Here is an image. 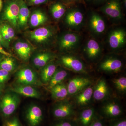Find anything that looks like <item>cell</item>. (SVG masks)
<instances>
[{
	"label": "cell",
	"mask_w": 126,
	"mask_h": 126,
	"mask_svg": "<svg viewBox=\"0 0 126 126\" xmlns=\"http://www.w3.org/2000/svg\"><path fill=\"white\" fill-rule=\"evenodd\" d=\"M17 95L9 93L2 97L0 101V112L4 117L10 116L17 108L20 102Z\"/></svg>",
	"instance_id": "6da1fadb"
},
{
	"label": "cell",
	"mask_w": 126,
	"mask_h": 126,
	"mask_svg": "<svg viewBox=\"0 0 126 126\" xmlns=\"http://www.w3.org/2000/svg\"><path fill=\"white\" fill-rule=\"evenodd\" d=\"M54 30L51 27H43L28 32L27 35L32 41L36 44H46L54 36Z\"/></svg>",
	"instance_id": "7a4b0ae2"
},
{
	"label": "cell",
	"mask_w": 126,
	"mask_h": 126,
	"mask_svg": "<svg viewBox=\"0 0 126 126\" xmlns=\"http://www.w3.org/2000/svg\"><path fill=\"white\" fill-rule=\"evenodd\" d=\"M19 5L18 0H11L6 5L2 15L4 20L8 21L13 27L19 28L18 17Z\"/></svg>",
	"instance_id": "3957f363"
},
{
	"label": "cell",
	"mask_w": 126,
	"mask_h": 126,
	"mask_svg": "<svg viewBox=\"0 0 126 126\" xmlns=\"http://www.w3.org/2000/svg\"><path fill=\"white\" fill-rule=\"evenodd\" d=\"M79 40L80 36L78 34L68 32L64 34L60 39L59 48L63 51H72L78 45Z\"/></svg>",
	"instance_id": "277c9868"
},
{
	"label": "cell",
	"mask_w": 126,
	"mask_h": 126,
	"mask_svg": "<svg viewBox=\"0 0 126 126\" xmlns=\"http://www.w3.org/2000/svg\"><path fill=\"white\" fill-rule=\"evenodd\" d=\"M16 81L19 85H35L38 82V79L35 72L29 68L21 69L17 72Z\"/></svg>",
	"instance_id": "5b68a950"
},
{
	"label": "cell",
	"mask_w": 126,
	"mask_h": 126,
	"mask_svg": "<svg viewBox=\"0 0 126 126\" xmlns=\"http://www.w3.org/2000/svg\"><path fill=\"white\" fill-rule=\"evenodd\" d=\"M126 34L124 29H115L111 32L108 37L109 46L113 50L119 49L123 47L126 42Z\"/></svg>",
	"instance_id": "8992f818"
},
{
	"label": "cell",
	"mask_w": 126,
	"mask_h": 126,
	"mask_svg": "<svg viewBox=\"0 0 126 126\" xmlns=\"http://www.w3.org/2000/svg\"><path fill=\"white\" fill-rule=\"evenodd\" d=\"M102 11L106 15L113 19H121L122 17L119 0H109L102 7Z\"/></svg>",
	"instance_id": "52a82bcc"
},
{
	"label": "cell",
	"mask_w": 126,
	"mask_h": 126,
	"mask_svg": "<svg viewBox=\"0 0 126 126\" xmlns=\"http://www.w3.org/2000/svg\"><path fill=\"white\" fill-rule=\"evenodd\" d=\"M91 83V80L86 77H76L71 79L67 87L68 94L70 95L77 94L88 87Z\"/></svg>",
	"instance_id": "ba28073f"
},
{
	"label": "cell",
	"mask_w": 126,
	"mask_h": 126,
	"mask_svg": "<svg viewBox=\"0 0 126 126\" xmlns=\"http://www.w3.org/2000/svg\"><path fill=\"white\" fill-rule=\"evenodd\" d=\"M62 64L65 68L77 73H83L85 70L83 63L77 57L72 55H65L61 57Z\"/></svg>",
	"instance_id": "9c48e42d"
},
{
	"label": "cell",
	"mask_w": 126,
	"mask_h": 126,
	"mask_svg": "<svg viewBox=\"0 0 126 126\" xmlns=\"http://www.w3.org/2000/svg\"><path fill=\"white\" fill-rule=\"evenodd\" d=\"M123 63L121 60L116 58H108L100 63L99 68L102 71L110 73H117L122 69Z\"/></svg>",
	"instance_id": "30bf717a"
},
{
	"label": "cell",
	"mask_w": 126,
	"mask_h": 126,
	"mask_svg": "<svg viewBox=\"0 0 126 126\" xmlns=\"http://www.w3.org/2000/svg\"><path fill=\"white\" fill-rule=\"evenodd\" d=\"M43 113L41 109L37 105H31L26 111V118L30 126H38L41 121Z\"/></svg>",
	"instance_id": "8fae6325"
},
{
	"label": "cell",
	"mask_w": 126,
	"mask_h": 126,
	"mask_svg": "<svg viewBox=\"0 0 126 126\" xmlns=\"http://www.w3.org/2000/svg\"><path fill=\"white\" fill-rule=\"evenodd\" d=\"M65 22L71 29L79 27L83 22V14L79 10H71L67 13L65 17Z\"/></svg>",
	"instance_id": "7c38bea8"
},
{
	"label": "cell",
	"mask_w": 126,
	"mask_h": 126,
	"mask_svg": "<svg viewBox=\"0 0 126 126\" xmlns=\"http://www.w3.org/2000/svg\"><path fill=\"white\" fill-rule=\"evenodd\" d=\"M74 113L73 109L68 102H61L55 106L53 111V115L57 118H63L72 116Z\"/></svg>",
	"instance_id": "4fadbf2b"
},
{
	"label": "cell",
	"mask_w": 126,
	"mask_h": 126,
	"mask_svg": "<svg viewBox=\"0 0 126 126\" xmlns=\"http://www.w3.org/2000/svg\"><path fill=\"white\" fill-rule=\"evenodd\" d=\"M14 48L21 58L25 61L29 59L33 51V47L31 45L24 41H16L14 45Z\"/></svg>",
	"instance_id": "5bb4252c"
},
{
	"label": "cell",
	"mask_w": 126,
	"mask_h": 126,
	"mask_svg": "<svg viewBox=\"0 0 126 126\" xmlns=\"http://www.w3.org/2000/svg\"><path fill=\"white\" fill-rule=\"evenodd\" d=\"M109 93V89L105 79H99L93 91V96L95 100L100 101L105 99Z\"/></svg>",
	"instance_id": "9a60e30c"
},
{
	"label": "cell",
	"mask_w": 126,
	"mask_h": 126,
	"mask_svg": "<svg viewBox=\"0 0 126 126\" xmlns=\"http://www.w3.org/2000/svg\"><path fill=\"white\" fill-rule=\"evenodd\" d=\"M89 26L91 30L97 34H102L106 29V24L102 18L99 15L94 13L89 20Z\"/></svg>",
	"instance_id": "2e32d148"
},
{
	"label": "cell",
	"mask_w": 126,
	"mask_h": 126,
	"mask_svg": "<svg viewBox=\"0 0 126 126\" xmlns=\"http://www.w3.org/2000/svg\"><path fill=\"white\" fill-rule=\"evenodd\" d=\"M14 92L25 97L39 98L40 97V93L31 86L19 85L12 89Z\"/></svg>",
	"instance_id": "e0dca14e"
},
{
	"label": "cell",
	"mask_w": 126,
	"mask_h": 126,
	"mask_svg": "<svg viewBox=\"0 0 126 126\" xmlns=\"http://www.w3.org/2000/svg\"><path fill=\"white\" fill-rule=\"evenodd\" d=\"M85 51L89 58L94 59L99 56L101 49L100 45L97 41L90 39L86 43Z\"/></svg>",
	"instance_id": "ac0fdd59"
},
{
	"label": "cell",
	"mask_w": 126,
	"mask_h": 126,
	"mask_svg": "<svg viewBox=\"0 0 126 126\" xmlns=\"http://www.w3.org/2000/svg\"><path fill=\"white\" fill-rule=\"evenodd\" d=\"M19 5L18 17L19 27L25 28L27 25L30 16V10L27 5L23 0H18Z\"/></svg>",
	"instance_id": "d6986e66"
},
{
	"label": "cell",
	"mask_w": 126,
	"mask_h": 126,
	"mask_svg": "<svg viewBox=\"0 0 126 126\" xmlns=\"http://www.w3.org/2000/svg\"><path fill=\"white\" fill-rule=\"evenodd\" d=\"M53 57V55L50 52H41L34 56L33 64L36 67L42 68L48 63Z\"/></svg>",
	"instance_id": "ffe728a7"
},
{
	"label": "cell",
	"mask_w": 126,
	"mask_h": 126,
	"mask_svg": "<svg viewBox=\"0 0 126 126\" xmlns=\"http://www.w3.org/2000/svg\"><path fill=\"white\" fill-rule=\"evenodd\" d=\"M48 20L47 16L44 12L40 10H36L30 16V24L31 27H38L45 24Z\"/></svg>",
	"instance_id": "44dd1931"
},
{
	"label": "cell",
	"mask_w": 126,
	"mask_h": 126,
	"mask_svg": "<svg viewBox=\"0 0 126 126\" xmlns=\"http://www.w3.org/2000/svg\"><path fill=\"white\" fill-rule=\"evenodd\" d=\"M93 91L92 88L88 87L77 94L75 98L77 104L79 106H84L87 104L93 96Z\"/></svg>",
	"instance_id": "7402d4cb"
},
{
	"label": "cell",
	"mask_w": 126,
	"mask_h": 126,
	"mask_svg": "<svg viewBox=\"0 0 126 126\" xmlns=\"http://www.w3.org/2000/svg\"><path fill=\"white\" fill-rule=\"evenodd\" d=\"M102 110L104 114L109 117H116L122 113L121 106L114 102L106 104L103 106Z\"/></svg>",
	"instance_id": "603a6c76"
},
{
	"label": "cell",
	"mask_w": 126,
	"mask_h": 126,
	"mask_svg": "<svg viewBox=\"0 0 126 126\" xmlns=\"http://www.w3.org/2000/svg\"><path fill=\"white\" fill-rule=\"evenodd\" d=\"M56 70V66L53 63H50L42 68L41 72V79L44 83L49 82Z\"/></svg>",
	"instance_id": "cb8c5ba5"
},
{
	"label": "cell",
	"mask_w": 126,
	"mask_h": 126,
	"mask_svg": "<svg viewBox=\"0 0 126 126\" xmlns=\"http://www.w3.org/2000/svg\"><path fill=\"white\" fill-rule=\"evenodd\" d=\"M50 89L52 97L54 99L60 100L64 99L68 94L67 87L63 84H57Z\"/></svg>",
	"instance_id": "d4e9b609"
},
{
	"label": "cell",
	"mask_w": 126,
	"mask_h": 126,
	"mask_svg": "<svg viewBox=\"0 0 126 126\" xmlns=\"http://www.w3.org/2000/svg\"><path fill=\"white\" fill-rule=\"evenodd\" d=\"M68 72L63 69L56 70L49 82V88L51 89L57 84L61 83L67 77Z\"/></svg>",
	"instance_id": "484cf974"
},
{
	"label": "cell",
	"mask_w": 126,
	"mask_h": 126,
	"mask_svg": "<svg viewBox=\"0 0 126 126\" xmlns=\"http://www.w3.org/2000/svg\"><path fill=\"white\" fill-rule=\"evenodd\" d=\"M0 30L3 39L8 45L15 37V30L11 26L6 23H2L0 25Z\"/></svg>",
	"instance_id": "4316f807"
},
{
	"label": "cell",
	"mask_w": 126,
	"mask_h": 126,
	"mask_svg": "<svg viewBox=\"0 0 126 126\" xmlns=\"http://www.w3.org/2000/svg\"><path fill=\"white\" fill-rule=\"evenodd\" d=\"M66 9L63 5L60 3H56L51 6L50 11L54 19L59 20L65 14Z\"/></svg>",
	"instance_id": "83f0119b"
},
{
	"label": "cell",
	"mask_w": 126,
	"mask_h": 126,
	"mask_svg": "<svg viewBox=\"0 0 126 126\" xmlns=\"http://www.w3.org/2000/svg\"><path fill=\"white\" fill-rule=\"evenodd\" d=\"M94 114V110L92 108L86 109L83 110L80 115V121L84 126H87L90 124Z\"/></svg>",
	"instance_id": "f1b7e54d"
},
{
	"label": "cell",
	"mask_w": 126,
	"mask_h": 126,
	"mask_svg": "<svg viewBox=\"0 0 126 126\" xmlns=\"http://www.w3.org/2000/svg\"><path fill=\"white\" fill-rule=\"evenodd\" d=\"M15 60L11 57H8L4 59L0 63L1 69H4L9 72L13 71L16 68Z\"/></svg>",
	"instance_id": "f546056e"
},
{
	"label": "cell",
	"mask_w": 126,
	"mask_h": 126,
	"mask_svg": "<svg viewBox=\"0 0 126 126\" xmlns=\"http://www.w3.org/2000/svg\"><path fill=\"white\" fill-rule=\"evenodd\" d=\"M114 85L119 92H125L126 90V78L125 77H119L113 81Z\"/></svg>",
	"instance_id": "4dcf8cb0"
},
{
	"label": "cell",
	"mask_w": 126,
	"mask_h": 126,
	"mask_svg": "<svg viewBox=\"0 0 126 126\" xmlns=\"http://www.w3.org/2000/svg\"><path fill=\"white\" fill-rule=\"evenodd\" d=\"M10 72L4 69H0V84L4 83L9 78Z\"/></svg>",
	"instance_id": "1f68e13d"
},
{
	"label": "cell",
	"mask_w": 126,
	"mask_h": 126,
	"mask_svg": "<svg viewBox=\"0 0 126 126\" xmlns=\"http://www.w3.org/2000/svg\"><path fill=\"white\" fill-rule=\"evenodd\" d=\"M4 126H21L17 118L14 117L9 119L5 123Z\"/></svg>",
	"instance_id": "d6a6232c"
},
{
	"label": "cell",
	"mask_w": 126,
	"mask_h": 126,
	"mask_svg": "<svg viewBox=\"0 0 126 126\" xmlns=\"http://www.w3.org/2000/svg\"><path fill=\"white\" fill-rule=\"evenodd\" d=\"M30 5H36L46 3L48 0H27Z\"/></svg>",
	"instance_id": "836d02e7"
},
{
	"label": "cell",
	"mask_w": 126,
	"mask_h": 126,
	"mask_svg": "<svg viewBox=\"0 0 126 126\" xmlns=\"http://www.w3.org/2000/svg\"><path fill=\"white\" fill-rule=\"evenodd\" d=\"M0 53L2 54L8 56V57H14V56L11 54L5 51L3 49V48L1 47L0 45Z\"/></svg>",
	"instance_id": "e575fe53"
},
{
	"label": "cell",
	"mask_w": 126,
	"mask_h": 126,
	"mask_svg": "<svg viewBox=\"0 0 126 126\" xmlns=\"http://www.w3.org/2000/svg\"><path fill=\"white\" fill-rule=\"evenodd\" d=\"M112 126H126V121L122 120L118 122Z\"/></svg>",
	"instance_id": "d590c367"
},
{
	"label": "cell",
	"mask_w": 126,
	"mask_h": 126,
	"mask_svg": "<svg viewBox=\"0 0 126 126\" xmlns=\"http://www.w3.org/2000/svg\"><path fill=\"white\" fill-rule=\"evenodd\" d=\"M56 126H74L73 125L68 122H63L60 123Z\"/></svg>",
	"instance_id": "8d00e7d4"
},
{
	"label": "cell",
	"mask_w": 126,
	"mask_h": 126,
	"mask_svg": "<svg viewBox=\"0 0 126 126\" xmlns=\"http://www.w3.org/2000/svg\"><path fill=\"white\" fill-rule=\"evenodd\" d=\"M0 45L6 47H7L8 46L3 38L1 33L0 30Z\"/></svg>",
	"instance_id": "74e56055"
},
{
	"label": "cell",
	"mask_w": 126,
	"mask_h": 126,
	"mask_svg": "<svg viewBox=\"0 0 126 126\" xmlns=\"http://www.w3.org/2000/svg\"><path fill=\"white\" fill-rule=\"evenodd\" d=\"M90 126H103V124L101 121L97 120L93 122Z\"/></svg>",
	"instance_id": "f35d334b"
},
{
	"label": "cell",
	"mask_w": 126,
	"mask_h": 126,
	"mask_svg": "<svg viewBox=\"0 0 126 126\" xmlns=\"http://www.w3.org/2000/svg\"><path fill=\"white\" fill-rule=\"evenodd\" d=\"M2 0H0V12L2 10Z\"/></svg>",
	"instance_id": "ab89813d"
},
{
	"label": "cell",
	"mask_w": 126,
	"mask_h": 126,
	"mask_svg": "<svg viewBox=\"0 0 126 126\" xmlns=\"http://www.w3.org/2000/svg\"><path fill=\"white\" fill-rule=\"evenodd\" d=\"M123 2H124V6H125V7H126V0H123Z\"/></svg>",
	"instance_id": "60d3db41"
},
{
	"label": "cell",
	"mask_w": 126,
	"mask_h": 126,
	"mask_svg": "<svg viewBox=\"0 0 126 126\" xmlns=\"http://www.w3.org/2000/svg\"><path fill=\"white\" fill-rule=\"evenodd\" d=\"M2 88H1V87L0 86V94H1V93H2Z\"/></svg>",
	"instance_id": "b9f144b4"
},
{
	"label": "cell",
	"mask_w": 126,
	"mask_h": 126,
	"mask_svg": "<svg viewBox=\"0 0 126 126\" xmlns=\"http://www.w3.org/2000/svg\"><path fill=\"white\" fill-rule=\"evenodd\" d=\"M96 0L98 1H103V0Z\"/></svg>",
	"instance_id": "7bdbcfd3"
},
{
	"label": "cell",
	"mask_w": 126,
	"mask_h": 126,
	"mask_svg": "<svg viewBox=\"0 0 126 126\" xmlns=\"http://www.w3.org/2000/svg\"><path fill=\"white\" fill-rule=\"evenodd\" d=\"M67 0L70 1H72L74 0Z\"/></svg>",
	"instance_id": "ee69618b"
}]
</instances>
